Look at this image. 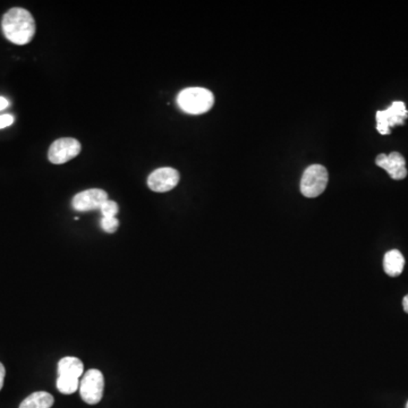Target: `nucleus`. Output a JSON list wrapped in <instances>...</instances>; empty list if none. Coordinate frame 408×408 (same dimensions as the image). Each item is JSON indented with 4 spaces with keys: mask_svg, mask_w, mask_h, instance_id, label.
I'll return each mask as SVG.
<instances>
[{
    "mask_svg": "<svg viewBox=\"0 0 408 408\" xmlns=\"http://www.w3.org/2000/svg\"><path fill=\"white\" fill-rule=\"evenodd\" d=\"M101 228L104 229L106 233H109V234H114L119 227V222L117 218H106V217H102V219L100 222Z\"/></svg>",
    "mask_w": 408,
    "mask_h": 408,
    "instance_id": "obj_15",
    "label": "nucleus"
},
{
    "mask_svg": "<svg viewBox=\"0 0 408 408\" xmlns=\"http://www.w3.org/2000/svg\"><path fill=\"white\" fill-rule=\"evenodd\" d=\"M106 201H108V194L104 189H86V191L79 193L73 198L72 207L79 212L98 210V209L100 210L102 204Z\"/></svg>",
    "mask_w": 408,
    "mask_h": 408,
    "instance_id": "obj_7",
    "label": "nucleus"
},
{
    "mask_svg": "<svg viewBox=\"0 0 408 408\" xmlns=\"http://www.w3.org/2000/svg\"><path fill=\"white\" fill-rule=\"evenodd\" d=\"M14 121H15V118H14V116L9 115V114H6V115L0 116V130L8 128V126L13 125Z\"/></svg>",
    "mask_w": 408,
    "mask_h": 408,
    "instance_id": "obj_16",
    "label": "nucleus"
},
{
    "mask_svg": "<svg viewBox=\"0 0 408 408\" xmlns=\"http://www.w3.org/2000/svg\"><path fill=\"white\" fill-rule=\"evenodd\" d=\"M408 110L404 102L396 101L387 110L376 113V130L382 135L390 134V130L398 125L405 124Z\"/></svg>",
    "mask_w": 408,
    "mask_h": 408,
    "instance_id": "obj_5",
    "label": "nucleus"
},
{
    "mask_svg": "<svg viewBox=\"0 0 408 408\" xmlns=\"http://www.w3.org/2000/svg\"><path fill=\"white\" fill-rule=\"evenodd\" d=\"M81 150H82V145L77 140L71 139V137L58 139L50 145L49 152H48V159L53 165H62L77 157Z\"/></svg>",
    "mask_w": 408,
    "mask_h": 408,
    "instance_id": "obj_6",
    "label": "nucleus"
},
{
    "mask_svg": "<svg viewBox=\"0 0 408 408\" xmlns=\"http://www.w3.org/2000/svg\"><path fill=\"white\" fill-rule=\"evenodd\" d=\"M83 363L76 358H64L58 363V376L80 379L83 374Z\"/></svg>",
    "mask_w": 408,
    "mask_h": 408,
    "instance_id": "obj_11",
    "label": "nucleus"
},
{
    "mask_svg": "<svg viewBox=\"0 0 408 408\" xmlns=\"http://www.w3.org/2000/svg\"><path fill=\"white\" fill-rule=\"evenodd\" d=\"M104 379L102 372L95 369L88 371L80 382V395L82 400L89 404L95 405L102 400L104 395Z\"/></svg>",
    "mask_w": 408,
    "mask_h": 408,
    "instance_id": "obj_4",
    "label": "nucleus"
},
{
    "mask_svg": "<svg viewBox=\"0 0 408 408\" xmlns=\"http://www.w3.org/2000/svg\"><path fill=\"white\" fill-rule=\"evenodd\" d=\"M5 374H6V370H5V367H4L3 363H0V390L3 389Z\"/></svg>",
    "mask_w": 408,
    "mask_h": 408,
    "instance_id": "obj_17",
    "label": "nucleus"
},
{
    "mask_svg": "<svg viewBox=\"0 0 408 408\" xmlns=\"http://www.w3.org/2000/svg\"><path fill=\"white\" fill-rule=\"evenodd\" d=\"M402 306H404V311L406 313H408V295L404 297V301H402Z\"/></svg>",
    "mask_w": 408,
    "mask_h": 408,
    "instance_id": "obj_19",
    "label": "nucleus"
},
{
    "mask_svg": "<svg viewBox=\"0 0 408 408\" xmlns=\"http://www.w3.org/2000/svg\"><path fill=\"white\" fill-rule=\"evenodd\" d=\"M1 29L8 41L18 46L27 45L36 36V21L29 11L15 7L4 15Z\"/></svg>",
    "mask_w": 408,
    "mask_h": 408,
    "instance_id": "obj_1",
    "label": "nucleus"
},
{
    "mask_svg": "<svg viewBox=\"0 0 408 408\" xmlns=\"http://www.w3.org/2000/svg\"><path fill=\"white\" fill-rule=\"evenodd\" d=\"M100 211L102 213V216L106 217V218H115L119 211L118 204L116 203L115 201L108 200V201L102 204Z\"/></svg>",
    "mask_w": 408,
    "mask_h": 408,
    "instance_id": "obj_14",
    "label": "nucleus"
},
{
    "mask_svg": "<svg viewBox=\"0 0 408 408\" xmlns=\"http://www.w3.org/2000/svg\"><path fill=\"white\" fill-rule=\"evenodd\" d=\"M405 259L402 253L397 250H391L387 252L383 259V269L386 273L390 277H398L404 270Z\"/></svg>",
    "mask_w": 408,
    "mask_h": 408,
    "instance_id": "obj_10",
    "label": "nucleus"
},
{
    "mask_svg": "<svg viewBox=\"0 0 408 408\" xmlns=\"http://www.w3.org/2000/svg\"><path fill=\"white\" fill-rule=\"evenodd\" d=\"M79 388H80V379L62 376L57 379V389L64 395H72V393H76Z\"/></svg>",
    "mask_w": 408,
    "mask_h": 408,
    "instance_id": "obj_13",
    "label": "nucleus"
},
{
    "mask_svg": "<svg viewBox=\"0 0 408 408\" xmlns=\"http://www.w3.org/2000/svg\"><path fill=\"white\" fill-rule=\"evenodd\" d=\"M177 102L185 113L201 115L212 108L215 97L212 92L203 88H187L178 95Z\"/></svg>",
    "mask_w": 408,
    "mask_h": 408,
    "instance_id": "obj_2",
    "label": "nucleus"
},
{
    "mask_svg": "<svg viewBox=\"0 0 408 408\" xmlns=\"http://www.w3.org/2000/svg\"><path fill=\"white\" fill-rule=\"evenodd\" d=\"M9 106V101L4 97H0V111L6 109L7 107Z\"/></svg>",
    "mask_w": 408,
    "mask_h": 408,
    "instance_id": "obj_18",
    "label": "nucleus"
},
{
    "mask_svg": "<svg viewBox=\"0 0 408 408\" xmlns=\"http://www.w3.org/2000/svg\"><path fill=\"white\" fill-rule=\"evenodd\" d=\"M53 397L46 391H36L25 398L21 402L20 408H51L53 407Z\"/></svg>",
    "mask_w": 408,
    "mask_h": 408,
    "instance_id": "obj_12",
    "label": "nucleus"
},
{
    "mask_svg": "<svg viewBox=\"0 0 408 408\" xmlns=\"http://www.w3.org/2000/svg\"><path fill=\"white\" fill-rule=\"evenodd\" d=\"M376 163L380 168L385 169L393 179L400 181L407 176L405 159L398 152H391L390 154H379Z\"/></svg>",
    "mask_w": 408,
    "mask_h": 408,
    "instance_id": "obj_9",
    "label": "nucleus"
},
{
    "mask_svg": "<svg viewBox=\"0 0 408 408\" xmlns=\"http://www.w3.org/2000/svg\"><path fill=\"white\" fill-rule=\"evenodd\" d=\"M328 185V172L321 165H312L305 169L301 181V191L306 198H317Z\"/></svg>",
    "mask_w": 408,
    "mask_h": 408,
    "instance_id": "obj_3",
    "label": "nucleus"
},
{
    "mask_svg": "<svg viewBox=\"0 0 408 408\" xmlns=\"http://www.w3.org/2000/svg\"><path fill=\"white\" fill-rule=\"evenodd\" d=\"M179 178L181 176L176 169L170 167L158 168L149 176L148 186L154 192H169L177 186Z\"/></svg>",
    "mask_w": 408,
    "mask_h": 408,
    "instance_id": "obj_8",
    "label": "nucleus"
},
{
    "mask_svg": "<svg viewBox=\"0 0 408 408\" xmlns=\"http://www.w3.org/2000/svg\"><path fill=\"white\" fill-rule=\"evenodd\" d=\"M406 408H408V402H407V405H406Z\"/></svg>",
    "mask_w": 408,
    "mask_h": 408,
    "instance_id": "obj_20",
    "label": "nucleus"
}]
</instances>
